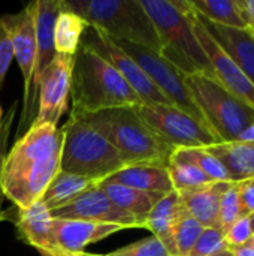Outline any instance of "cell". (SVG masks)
<instances>
[{
    "label": "cell",
    "mask_w": 254,
    "mask_h": 256,
    "mask_svg": "<svg viewBox=\"0 0 254 256\" xmlns=\"http://www.w3.org/2000/svg\"><path fill=\"white\" fill-rule=\"evenodd\" d=\"M139 118L174 148H207L220 144L214 132L193 116L168 105H141Z\"/></svg>",
    "instance_id": "obj_8"
},
{
    "label": "cell",
    "mask_w": 254,
    "mask_h": 256,
    "mask_svg": "<svg viewBox=\"0 0 254 256\" xmlns=\"http://www.w3.org/2000/svg\"><path fill=\"white\" fill-rule=\"evenodd\" d=\"M186 214L189 213L184 208L178 192L174 190L165 195L145 219V230H150L153 236L163 243L171 256H174V230Z\"/></svg>",
    "instance_id": "obj_20"
},
{
    "label": "cell",
    "mask_w": 254,
    "mask_h": 256,
    "mask_svg": "<svg viewBox=\"0 0 254 256\" xmlns=\"http://www.w3.org/2000/svg\"><path fill=\"white\" fill-rule=\"evenodd\" d=\"M99 189L124 213L139 219L145 225V219L153 210V207L165 196L159 194L142 192L133 188H127L118 183H112L109 180L97 183ZM145 228V226H144Z\"/></svg>",
    "instance_id": "obj_23"
},
{
    "label": "cell",
    "mask_w": 254,
    "mask_h": 256,
    "mask_svg": "<svg viewBox=\"0 0 254 256\" xmlns=\"http://www.w3.org/2000/svg\"><path fill=\"white\" fill-rule=\"evenodd\" d=\"M205 20L234 28H247L237 0H187Z\"/></svg>",
    "instance_id": "obj_26"
},
{
    "label": "cell",
    "mask_w": 254,
    "mask_h": 256,
    "mask_svg": "<svg viewBox=\"0 0 254 256\" xmlns=\"http://www.w3.org/2000/svg\"><path fill=\"white\" fill-rule=\"evenodd\" d=\"M225 234H226V242L229 244V249L247 244L253 237V231L250 226L249 216L238 219Z\"/></svg>",
    "instance_id": "obj_34"
},
{
    "label": "cell",
    "mask_w": 254,
    "mask_h": 256,
    "mask_svg": "<svg viewBox=\"0 0 254 256\" xmlns=\"http://www.w3.org/2000/svg\"><path fill=\"white\" fill-rule=\"evenodd\" d=\"M211 256H234V255H232L231 249H228V250H223V252H219V254H214V255H211Z\"/></svg>",
    "instance_id": "obj_41"
},
{
    "label": "cell",
    "mask_w": 254,
    "mask_h": 256,
    "mask_svg": "<svg viewBox=\"0 0 254 256\" xmlns=\"http://www.w3.org/2000/svg\"><path fill=\"white\" fill-rule=\"evenodd\" d=\"M70 98L73 102L70 116L144 105L124 78L82 40L73 56Z\"/></svg>",
    "instance_id": "obj_2"
},
{
    "label": "cell",
    "mask_w": 254,
    "mask_h": 256,
    "mask_svg": "<svg viewBox=\"0 0 254 256\" xmlns=\"http://www.w3.org/2000/svg\"><path fill=\"white\" fill-rule=\"evenodd\" d=\"M15 225L18 230V237L24 243L37 249V252L55 250L52 218L49 210L40 201L25 210L16 208Z\"/></svg>",
    "instance_id": "obj_19"
},
{
    "label": "cell",
    "mask_w": 254,
    "mask_h": 256,
    "mask_svg": "<svg viewBox=\"0 0 254 256\" xmlns=\"http://www.w3.org/2000/svg\"><path fill=\"white\" fill-rule=\"evenodd\" d=\"M114 42L139 64L150 81L162 92V94L171 102L172 106L204 122V117L186 86V75L177 66L168 62L160 52L147 46L117 39H114Z\"/></svg>",
    "instance_id": "obj_9"
},
{
    "label": "cell",
    "mask_w": 254,
    "mask_h": 256,
    "mask_svg": "<svg viewBox=\"0 0 254 256\" xmlns=\"http://www.w3.org/2000/svg\"><path fill=\"white\" fill-rule=\"evenodd\" d=\"M169 160L193 164L213 182H231L223 164L207 148H175Z\"/></svg>",
    "instance_id": "obj_27"
},
{
    "label": "cell",
    "mask_w": 254,
    "mask_h": 256,
    "mask_svg": "<svg viewBox=\"0 0 254 256\" xmlns=\"http://www.w3.org/2000/svg\"><path fill=\"white\" fill-rule=\"evenodd\" d=\"M1 120H3V111H1V106H0V126H1Z\"/></svg>",
    "instance_id": "obj_43"
},
{
    "label": "cell",
    "mask_w": 254,
    "mask_h": 256,
    "mask_svg": "<svg viewBox=\"0 0 254 256\" xmlns=\"http://www.w3.org/2000/svg\"><path fill=\"white\" fill-rule=\"evenodd\" d=\"M198 18L219 46L234 60V63L254 86V32L250 28L225 27L205 20L199 14Z\"/></svg>",
    "instance_id": "obj_16"
},
{
    "label": "cell",
    "mask_w": 254,
    "mask_h": 256,
    "mask_svg": "<svg viewBox=\"0 0 254 256\" xmlns=\"http://www.w3.org/2000/svg\"><path fill=\"white\" fill-rule=\"evenodd\" d=\"M249 243H252V244H254V236H253V237H252V240H250Z\"/></svg>",
    "instance_id": "obj_44"
},
{
    "label": "cell",
    "mask_w": 254,
    "mask_h": 256,
    "mask_svg": "<svg viewBox=\"0 0 254 256\" xmlns=\"http://www.w3.org/2000/svg\"><path fill=\"white\" fill-rule=\"evenodd\" d=\"M207 150L223 164L231 183L254 182V142H220Z\"/></svg>",
    "instance_id": "obj_22"
},
{
    "label": "cell",
    "mask_w": 254,
    "mask_h": 256,
    "mask_svg": "<svg viewBox=\"0 0 254 256\" xmlns=\"http://www.w3.org/2000/svg\"><path fill=\"white\" fill-rule=\"evenodd\" d=\"M4 219V216H3V213H0V220H3Z\"/></svg>",
    "instance_id": "obj_45"
},
{
    "label": "cell",
    "mask_w": 254,
    "mask_h": 256,
    "mask_svg": "<svg viewBox=\"0 0 254 256\" xmlns=\"http://www.w3.org/2000/svg\"><path fill=\"white\" fill-rule=\"evenodd\" d=\"M150 16L160 44V54L184 75H213L211 64L193 30L187 0H139ZM214 76V75H213Z\"/></svg>",
    "instance_id": "obj_3"
},
{
    "label": "cell",
    "mask_w": 254,
    "mask_h": 256,
    "mask_svg": "<svg viewBox=\"0 0 254 256\" xmlns=\"http://www.w3.org/2000/svg\"><path fill=\"white\" fill-rule=\"evenodd\" d=\"M81 117L115 147L127 165L159 164L168 166L175 148L151 130L135 108H112L81 114Z\"/></svg>",
    "instance_id": "obj_4"
},
{
    "label": "cell",
    "mask_w": 254,
    "mask_h": 256,
    "mask_svg": "<svg viewBox=\"0 0 254 256\" xmlns=\"http://www.w3.org/2000/svg\"><path fill=\"white\" fill-rule=\"evenodd\" d=\"M90 24L78 14L69 10L63 4V10L58 14L54 27V48L57 54L73 57L78 51L82 34Z\"/></svg>",
    "instance_id": "obj_25"
},
{
    "label": "cell",
    "mask_w": 254,
    "mask_h": 256,
    "mask_svg": "<svg viewBox=\"0 0 254 256\" xmlns=\"http://www.w3.org/2000/svg\"><path fill=\"white\" fill-rule=\"evenodd\" d=\"M124 230L127 228L120 225L52 219L55 250L64 254H81L88 244L97 243Z\"/></svg>",
    "instance_id": "obj_15"
},
{
    "label": "cell",
    "mask_w": 254,
    "mask_h": 256,
    "mask_svg": "<svg viewBox=\"0 0 254 256\" xmlns=\"http://www.w3.org/2000/svg\"><path fill=\"white\" fill-rule=\"evenodd\" d=\"M103 256H105V255H103Z\"/></svg>",
    "instance_id": "obj_46"
},
{
    "label": "cell",
    "mask_w": 254,
    "mask_h": 256,
    "mask_svg": "<svg viewBox=\"0 0 254 256\" xmlns=\"http://www.w3.org/2000/svg\"><path fill=\"white\" fill-rule=\"evenodd\" d=\"M235 141H240V142H254V122Z\"/></svg>",
    "instance_id": "obj_39"
},
{
    "label": "cell",
    "mask_w": 254,
    "mask_h": 256,
    "mask_svg": "<svg viewBox=\"0 0 254 256\" xmlns=\"http://www.w3.org/2000/svg\"><path fill=\"white\" fill-rule=\"evenodd\" d=\"M61 134L60 170L64 172L100 183L129 166L115 147L81 116H70Z\"/></svg>",
    "instance_id": "obj_5"
},
{
    "label": "cell",
    "mask_w": 254,
    "mask_h": 256,
    "mask_svg": "<svg viewBox=\"0 0 254 256\" xmlns=\"http://www.w3.org/2000/svg\"><path fill=\"white\" fill-rule=\"evenodd\" d=\"M240 184V200H241V212L243 218L254 213V182H244Z\"/></svg>",
    "instance_id": "obj_36"
},
{
    "label": "cell",
    "mask_w": 254,
    "mask_h": 256,
    "mask_svg": "<svg viewBox=\"0 0 254 256\" xmlns=\"http://www.w3.org/2000/svg\"><path fill=\"white\" fill-rule=\"evenodd\" d=\"M105 256H171L163 243L151 236L147 238H142L136 243H132L129 246H124L115 252L106 254Z\"/></svg>",
    "instance_id": "obj_32"
},
{
    "label": "cell",
    "mask_w": 254,
    "mask_h": 256,
    "mask_svg": "<svg viewBox=\"0 0 254 256\" xmlns=\"http://www.w3.org/2000/svg\"><path fill=\"white\" fill-rule=\"evenodd\" d=\"M112 183H118L127 188H133L142 192L168 195L174 192L168 166L159 164H136L129 165L124 170L108 178Z\"/></svg>",
    "instance_id": "obj_21"
},
{
    "label": "cell",
    "mask_w": 254,
    "mask_h": 256,
    "mask_svg": "<svg viewBox=\"0 0 254 256\" xmlns=\"http://www.w3.org/2000/svg\"><path fill=\"white\" fill-rule=\"evenodd\" d=\"M202 231L204 226L190 214H186L174 230V256L190 255Z\"/></svg>",
    "instance_id": "obj_29"
},
{
    "label": "cell",
    "mask_w": 254,
    "mask_h": 256,
    "mask_svg": "<svg viewBox=\"0 0 254 256\" xmlns=\"http://www.w3.org/2000/svg\"><path fill=\"white\" fill-rule=\"evenodd\" d=\"M229 244L226 242V234L220 228H204L201 237L198 238L195 248L189 256H211L223 250H228Z\"/></svg>",
    "instance_id": "obj_31"
},
{
    "label": "cell",
    "mask_w": 254,
    "mask_h": 256,
    "mask_svg": "<svg viewBox=\"0 0 254 256\" xmlns=\"http://www.w3.org/2000/svg\"><path fill=\"white\" fill-rule=\"evenodd\" d=\"M61 129L31 126L6 154L0 171V192L19 210L40 201L60 171Z\"/></svg>",
    "instance_id": "obj_1"
},
{
    "label": "cell",
    "mask_w": 254,
    "mask_h": 256,
    "mask_svg": "<svg viewBox=\"0 0 254 256\" xmlns=\"http://www.w3.org/2000/svg\"><path fill=\"white\" fill-rule=\"evenodd\" d=\"M72 68L73 57L55 54L48 68L42 72L37 84V112L31 126L51 124L57 128L61 116L67 110Z\"/></svg>",
    "instance_id": "obj_11"
},
{
    "label": "cell",
    "mask_w": 254,
    "mask_h": 256,
    "mask_svg": "<svg viewBox=\"0 0 254 256\" xmlns=\"http://www.w3.org/2000/svg\"><path fill=\"white\" fill-rule=\"evenodd\" d=\"M10 34V42L13 48V57L21 69L24 82V108L19 120L18 130L30 128L36 117V100L33 96L34 76H36V60H37V45L34 33V2L28 3L22 10L15 15L3 16Z\"/></svg>",
    "instance_id": "obj_10"
},
{
    "label": "cell",
    "mask_w": 254,
    "mask_h": 256,
    "mask_svg": "<svg viewBox=\"0 0 254 256\" xmlns=\"http://www.w3.org/2000/svg\"><path fill=\"white\" fill-rule=\"evenodd\" d=\"M94 184L97 183L85 177L69 174L60 170L57 176L52 178V182L49 183V186L46 188V190L43 192L40 202L51 212L69 204L70 201L78 198L82 192L93 188Z\"/></svg>",
    "instance_id": "obj_24"
},
{
    "label": "cell",
    "mask_w": 254,
    "mask_h": 256,
    "mask_svg": "<svg viewBox=\"0 0 254 256\" xmlns=\"http://www.w3.org/2000/svg\"><path fill=\"white\" fill-rule=\"evenodd\" d=\"M15 111H16V102L9 108V111L3 117L1 126H0V171H1L3 160H4V158L7 154V142H9V136H10V128H12V123H13Z\"/></svg>",
    "instance_id": "obj_35"
},
{
    "label": "cell",
    "mask_w": 254,
    "mask_h": 256,
    "mask_svg": "<svg viewBox=\"0 0 254 256\" xmlns=\"http://www.w3.org/2000/svg\"><path fill=\"white\" fill-rule=\"evenodd\" d=\"M249 220H250V226H252V231H253V236H254V213L249 216Z\"/></svg>",
    "instance_id": "obj_42"
},
{
    "label": "cell",
    "mask_w": 254,
    "mask_h": 256,
    "mask_svg": "<svg viewBox=\"0 0 254 256\" xmlns=\"http://www.w3.org/2000/svg\"><path fill=\"white\" fill-rule=\"evenodd\" d=\"M189 3V2H187ZM190 8V18L193 24V30L196 38L211 64V70L214 78L231 93L246 100L254 108V86L253 82L243 74V70L234 63V60L219 46V44L211 38V34L205 30L202 22L198 18V14Z\"/></svg>",
    "instance_id": "obj_14"
},
{
    "label": "cell",
    "mask_w": 254,
    "mask_h": 256,
    "mask_svg": "<svg viewBox=\"0 0 254 256\" xmlns=\"http://www.w3.org/2000/svg\"><path fill=\"white\" fill-rule=\"evenodd\" d=\"M40 256H103V255H94V254H64V252H58V250H40Z\"/></svg>",
    "instance_id": "obj_40"
},
{
    "label": "cell",
    "mask_w": 254,
    "mask_h": 256,
    "mask_svg": "<svg viewBox=\"0 0 254 256\" xmlns=\"http://www.w3.org/2000/svg\"><path fill=\"white\" fill-rule=\"evenodd\" d=\"M231 184V182H213L190 190L178 192V195L187 213L204 228H220V201Z\"/></svg>",
    "instance_id": "obj_18"
},
{
    "label": "cell",
    "mask_w": 254,
    "mask_h": 256,
    "mask_svg": "<svg viewBox=\"0 0 254 256\" xmlns=\"http://www.w3.org/2000/svg\"><path fill=\"white\" fill-rule=\"evenodd\" d=\"M12 58H13V48L10 42V34L4 18L1 16L0 18V87L4 81Z\"/></svg>",
    "instance_id": "obj_33"
},
{
    "label": "cell",
    "mask_w": 254,
    "mask_h": 256,
    "mask_svg": "<svg viewBox=\"0 0 254 256\" xmlns=\"http://www.w3.org/2000/svg\"><path fill=\"white\" fill-rule=\"evenodd\" d=\"M241 218H243V212H241V200H240V184L232 183L229 189L223 194L220 201V210H219L220 230L226 232Z\"/></svg>",
    "instance_id": "obj_30"
},
{
    "label": "cell",
    "mask_w": 254,
    "mask_h": 256,
    "mask_svg": "<svg viewBox=\"0 0 254 256\" xmlns=\"http://www.w3.org/2000/svg\"><path fill=\"white\" fill-rule=\"evenodd\" d=\"M186 86L204 122L220 142L235 141L254 122L253 106L225 88L213 75H186Z\"/></svg>",
    "instance_id": "obj_7"
},
{
    "label": "cell",
    "mask_w": 254,
    "mask_h": 256,
    "mask_svg": "<svg viewBox=\"0 0 254 256\" xmlns=\"http://www.w3.org/2000/svg\"><path fill=\"white\" fill-rule=\"evenodd\" d=\"M63 4L112 39L162 51L159 34L139 0H63Z\"/></svg>",
    "instance_id": "obj_6"
},
{
    "label": "cell",
    "mask_w": 254,
    "mask_h": 256,
    "mask_svg": "<svg viewBox=\"0 0 254 256\" xmlns=\"http://www.w3.org/2000/svg\"><path fill=\"white\" fill-rule=\"evenodd\" d=\"M85 42L90 48H93L100 57H103L123 78L124 81L136 92L141 100L145 105H168L172 106L171 102L162 94V92L150 81L145 72L139 68V64L129 57L109 36L102 33L97 28L88 27L85 30Z\"/></svg>",
    "instance_id": "obj_12"
},
{
    "label": "cell",
    "mask_w": 254,
    "mask_h": 256,
    "mask_svg": "<svg viewBox=\"0 0 254 256\" xmlns=\"http://www.w3.org/2000/svg\"><path fill=\"white\" fill-rule=\"evenodd\" d=\"M63 10V0H36L34 2V33L37 45L36 76L33 96L37 104V84L42 72L52 62L55 52L54 48V27L58 14Z\"/></svg>",
    "instance_id": "obj_17"
},
{
    "label": "cell",
    "mask_w": 254,
    "mask_h": 256,
    "mask_svg": "<svg viewBox=\"0 0 254 256\" xmlns=\"http://www.w3.org/2000/svg\"><path fill=\"white\" fill-rule=\"evenodd\" d=\"M231 252L234 256H254V244L247 243L244 246L231 248Z\"/></svg>",
    "instance_id": "obj_38"
},
{
    "label": "cell",
    "mask_w": 254,
    "mask_h": 256,
    "mask_svg": "<svg viewBox=\"0 0 254 256\" xmlns=\"http://www.w3.org/2000/svg\"><path fill=\"white\" fill-rule=\"evenodd\" d=\"M52 219L61 220H85L96 224L120 225L127 230L144 228V222L120 210L100 189L97 184L82 192L78 198L69 204L51 210Z\"/></svg>",
    "instance_id": "obj_13"
},
{
    "label": "cell",
    "mask_w": 254,
    "mask_h": 256,
    "mask_svg": "<svg viewBox=\"0 0 254 256\" xmlns=\"http://www.w3.org/2000/svg\"><path fill=\"white\" fill-rule=\"evenodd\" d=\"M247 28L254 32V0H237Z\"/></svg>",
    "instance_id": "obj_37"
},
{
    "label": "cell",
    "mask_w": 254,
    "mask_h": 256,
    "mask_svg": "<svg viewBox=\"0 0 254 256\" xmlns=\"http://www.w3.org/2000/svg\"><path fill=\"white\" fill-rule=\"evenodd\" d=\"M168 172H169V178L175 192L190 190V189L213 183V180L205 172H202L196 165L189 164V162L169 160Z\"/></svg>",
    "instance_id": "obj_28"
}]
</instances>
